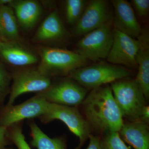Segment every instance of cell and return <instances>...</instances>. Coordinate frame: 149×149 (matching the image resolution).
<instances>
[{"label":"cell","mask_w":149,"mask_h":149,"mask_svg":"<svg viewBox=\"0 0 149 149\" xmlns=\"http://www.w3.org/2000/svg\"><path fill=\"white\" fill-rule=\"evenodd\" d=\"M137 39L140 43V47L136 57L138 72L135 80L148 101L149 98V34L148 29H142Z\"/></svg>","instance_id":"9a60e30c"},{"label":"cell","mask_w":149,"mask_h":149,"mask_svg":"<svg viewBox=\"0 0 149 149\" xmlns=\"http://www.w3.org/2000/svg\"><path fill=\"white\" fill-rule=\"evenodd\" d=\"M110 2L113 9L112 20L113 28L137 39L143 29L130 3L125 0H111Z\"/></svg>","instance_id":"7c38bea8"},{"label":"cell","mask_w":149,"mask_h":149,"mask_svg":"<svg viewBox=\"0 0 149 149\" xmlns=\"http://www.w3.org/2000/svg\"><path fill=\"white\" fill-rule=\"evenodd\" d=\"M113 27L111 22L84 35L76 44V52L87 61L107 58L112 45Z\"/></svg>","instance_id":"8992f818"},{"label":"cell","mask_w":149,"mask_h":149,"mask_svg":"<svg viewBox=\"0 0 149 149\" xmlns=\"http://www.w3.org/2000/svg\"><path fill=\"white\" fill-rule=\"evenodd\" d=\"M110 88L123 117L131 121L140 120L146 100L136 80H118Z\"/></svg>","instance_id":"277c9868"},{"label":"cell","mask_w":149,"mask_h":149,"mask_svg":"<svg viewBox=\"0 0 149 149\" xmlns=\"http://www.w3.org/2000/svg\"><path fill=\"white\" fill-rule=\"evenodd\" d=\"M18 23L13 8L9 5L0 7V40L19 42Z\"/></svg>","instance_id":"ac0fdd59"},{"label":"cell","mask_w":149,"mask_h":149,"mask_svg":"<svg viewBox=\"0 0 149 149\" xmlns=\"http://www.w3.org/2000/svg\"><path fill=\"white\" fill-rule=\"evenodd\" d=\"M110 3L106 0L88 1L82 15L74 25V35L83 37L112 22L113 12Z\"/></svg>","instance_id":"9c48e42d"},{"label":"cell","mask_w":149,"mask_h":149,"mask_svg":"<svg viewBox=\"0 0 149 149\" xmlns=\"http://www.w3.org/2000/svg\"><path fill=\"white\" fill-rule=\"evenodd\" d=\"M87 93L86 89L68 78L53 82L47 90L36 94L49 102L77 107L83 102Z\"/></svg>","instance_id":"30bf717a"},{"label":"cell","mask_w":149,"mask_h":149,"mask_svg":"<svg viewBox=\"0 0 149 149\" xmlns=\"http://www.w3.org/2000/svg\"><path fill=\"white\" fill-rule=\"evenodd\" d=\"M8 5L13 10L18 24L25 30L32 29L42 12L41 4L35 0H12Z\"/></svg>","instance_id":"2e32d148"},{"label":"cell","mask_w":149,"mask_h":149,"mask_svg":"<svg viewBox=\"0 0 149 149\" xmlns=\"http://www.w3.org/2000/svg\"><path fill=\"white\" fill-rule=\"evenodd\" d=\"M81 104L86 120L97 131L119 132L122 128L123 116L109 86L93 89Z\"/></svg>","instance_id":"6da1fadb"},{"label":"cell","mask_w":149,"mask_h":149,"mask_svg":"<svg viewBox=\"0 0 149 149\" xmlns=\"http://www.w3.org/2000/svg\"><path fill=\"white\" fill-rule=\"evenodd\" d=\"M130 75V70L123 67L102 62L77 68L68 76L78 84L93 90Z\"/></svg>","instance_id":"3957f363"},{"label":"cell","mask_w":149,"mask_h":149,"mask_svg":"<svg viewBox=\"0 0 149 149\" xmlns=\"http://www.w3.org/2000/svg\"><path fill=\"white\" fill-rule=\"evenodd\" d=\"M140 47L137 39L113 29V40L107 60L110 63L137 68L136 57Z\"/></svg>","instance_id":"8fae6325"},{"label":"cell","mask_w":149,"mask_h":149,"mask_svg":"<svg viewBox=\"0 0 149 149\" xmlns=\"http://www.w3.org/2000/svg\"><path fill=\"white\" fill-rule=\"evenodd\" d=\"M12 74V83L6 106L13 105L17 98L24 93L37 94L44 92L50 88L53 82L52 77L37 68L19 70Z\"/></svg>","instance_id":"52a82bcc"},{"label":"cell","mask_w":149,"mask_h":149,"mask_svg":"<svg viewBox=\"0 0 149 149\" xmlns=\"http://www.w3.org/2000/svg\"><path fill=\"white\" fill-rule=\"evenodd\" d=\"M0 58L16 67H26L36 64L39 56L19 42H5L0 40Z\"/></svg>","instance_id":"4fadbf2b"},{"label":"cell","mask_w":149,"mask_h":149,"mask_svg":"<svg viewBox=\"0 0 149 149\" xmlns=\"http://www.w3.org/2000/svg\"><path fill=\"white\" fill-rule=\"evenodd\" d=\"M23 122L17 123L7 128L8 136L18 149H31L22 132Z\"/></svg>","instance_id":"44dd1931"},{"label":"cell","mask_w":149,"mask_h":149,"mask_svg":"<svg viewBox=\"0 0 149 149\" xmlns=\"http://www.w3.org/2000/svg\"><path fill=\"white\" fill-rule=\"evenodd\" d=\"M88 1L84 0H67L65 2V13L67 22L75 24L82 15Z\"/></svg>","instance_id":"ffe728a7"},{"label":"cell","mask_w":149,"mask_h":149,"mask_svg":"<svg viewBox=\"0 0 149 149\" xmlns=\"http://www.w3.org/2000/svg\"><path fill=\"white\" fill-rule=\"evenodd\" d=\"M101 149H130L120 138L119 132H107L100 140Z\"/></svg>","instance_id":"7402d4cb"},{"label":"cell","mask_w":149,"mask_h":149,"mask_svg":"<svg viewBox=\"0 0 149 149\" xmlns=\"http://www.w3.org/2000/svg\"><path fill=\"white\" fill-rule=\"evenodd\" d=\"M68 35L58 12L55 10L42 22L32 41L37 43L54 42L64 40Z\"/></svg>","instance_id":"5bb4252c"},{"label":"cell","mask_w":149,"mask_h":149,"mask_svg":"<svg viewBox=\"0 0 149 149\" xmlns=\"http://www.w3.org/2000/svg\"><path fill=\"white\" fill-rule=\"evenodd\" d=\"M140 120L147 123L149 121V106L146 105L144 107L141 113Z\"/></svg>","instance_id":"4316f807"},{"label":"cell","mask_w":149,"mask_h":149,"mask_svg":"<svg viewBox=\"0 0 149 149\" xmlns=\"http://www.w3.org/2000/svg\"><path fill=\"white\" fill-rule=\"evenodd\" d=\"M49 102L38 94L19 104L4 107L0 111V126L9 127L25 119L32 120L46 113Z\"/></svg>","instance_id":"ba28073f"},{"label":"cell","mask_w":149,"mask_h":149,"mask_svg":"<svg viewBox=\"0 0 149 149\" xmlns=\"http://www.w3.org/2000/svg\"><path fill=\"white\" fill-rule=\"evenodd\" d=\"M13 144L7 135V128L0 126V149H13L8 148Z\"/></svg>","instance_id":"d4e9b609"},{"label":"cell","mask_w":149,"mask_h":149,"mask_svg":"<svg viewBox=\"0 0 149 149\" xmlns=\"http://www.w3.org/2000/svg\"><path fill=\"white\" fill-rule=\"evenodd\" d=\"M89 139L90 143L86 149H101L100 144V139L98 136L91 134L89 135Z\"/></svg>","instance_id":"484cf974"},{"label":"cell","mask_w":149,"mask_h":149,"mask_svg":"<svg viewBox=\"0 0 149 149\" xmlns=\"http://www.w3.org/2000/svg\"><path fill=\"white\" fill-rule=\"evenodd\" d=\"M1 5H0V7H1Z\"/></svg>","instance_id":"83f0119b"},{"label":"cell","mask_w":149,"mask_h":149,"mask_svg":"<svg viewBox=\"0 0 149 149\" xmlns=\"http://www.w3.org/2000/svg\"><path fill=\"white\" fill-rule=\"evenodd\" d=\"M28 125L32 139L30 144L32 147L37 149H67L64 139L61 137L50 138L33 120H29Z\"/></svg>","instance_id":"d6986e66"},{"label":"cell","mask_w":149,"mask_h":149,"mask_svg":"<svg viewBox=\"0 0 149 149\" xmlns=\"http://www.w3.org/2000/svg\"><path fill=\"white\" fill-rule=\"evenodd\" d=\"M123 139L135 149H149L148 125L141 121L123 124L120 131Z\"/></svg>","instance_id":"e0dca14e"},{"label":"cell","mask_w":149,"mask_h":149,"mask_svg":"<svg viewBox=\"0 0 149 149\" xmlns=\"http://www.w3.org/2000/svg\"><path fill=\"white\" fill-rule=\"evenodd\" d=\"M130 4L139 17H147L149 11V0H132Z\"/></svg>","instance_id":"cb8c5ba5"},{"label":"cell","mask_w":149,"mask_h":149,"mask_svg":"<svg viewBox=\"0 0 149 149\" xmlns=\"http://www.w3.org/2000/svg\"><path fill=\"white\" fill-rule=\"evenodd\" d=\"M44 124L55 120L64 123L69 130L79 139L80 149L91 134V126L76 107L62 105L49 102L47 111L39 118Z\"/></svg>","instance_id":"5b68a950"},{"label":"cell","mask_w":149,"mask_h":149,"mask_svg":"<svg viewBox=\"0 0 149 149\" xmlns=\"http://www.w3.org/2000/svg\"><path fill=\"white\" fill-rule=\"evenodd\" d=\"M37 51L40 60L37 68L52 77L68 75L88 61L73 51L47 47H39Z\"/></svg>","instance_id":"7a4b0ae2"},{"label":"cell","mask_w":149,"mask_h":149,"mask_svg":"<svg viewBox=\"0 0 149 149\" xmlns=\"http://www.w3.org/2000/svg\"><path fill=\"white\" fill-rule=\"evenodd\" d=\"M12 74L9 72L2 63L0 61V107L10 91Z\"/></svg>","instance_id":"603a6c76"}]
</instances>
